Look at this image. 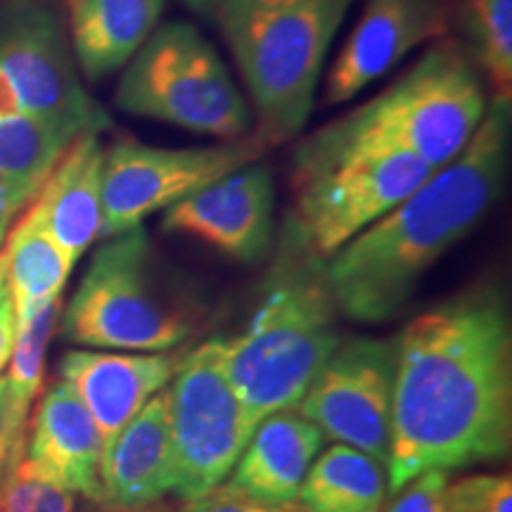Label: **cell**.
I'll return each mask as SVG.
<instances>
[{
    "label": "cell",
    "mask_w": 512,
    "mask_h": 512,
    "mask_svg": "<svg viewBox=\"0 0 512 512\" xmlns=\"http://www.w3.org/2000/svg\"><path fill=\"white\" fill-rule=\"evenodd\" d=\"M155 512H171V510H155Z\"/></svg>",
    "instance_id": "cell-34"
},
{
    "label": "cell",
    "mask_w": 512,
    "mask_h": 512,
    "mask_svg": "<svg viewBox=\"0 0 512 512\" xmlns=\"http://www.w3.org/2000/svg\"><path fill=\"white\" fill-rule=\"evenodd\" d=\"M510 98H494L463 152L325 261L339 313L356 323L394 318L422 275L475 230L503 195Z\"/></svg>",
    "instance_id": "cell-2"
},
{
    "label": "cell",
    "mask_w": 512,
    "mask_h": 512,
    "mask_svg": "<svg viewBox=\"0 0 512 512\" xmlns=\"http://www.w3.org/2000/svg\"><path fill=\"white\" fill-rule=\"evenodd\" d=\"M325 261L287 216L261 280L259 306L247 328L226 339V375L252 432L268 415L297 408L342 342Z\"/></svg>",
    "instance_id": "cell-3"
},
{
    "label": "cell",
    "mask_w": 512,
    "mask_h": 512,
    "mask_svg": "<svg viewBox=\"0 0 512 512\" xmlns=\"http://www.w3.org/2000/svg\"><path fill=\"white\" fill-rule=\"evenodd\" d=\"M396 337H351L320 366L299 415L330 437L389 467Z\"/></svg>",
    "instance_id": "cell-11"
},
{
    "label": "cell",
    "mask_w": 512,
    "mask_h": 512,
    "mask_svg": "<svg viewBox=\"0 0 512 512\" xmlns=\"http://www.w3.org/2000/svg\"><path fill=\"white\" fill-rule=\"evenodd\" d=\"M74 136L29 114H0V242Z\"/></svg>",
    "instance_id": "cell-21"
},
{
    "label": "cell",
    "mask_w": 512,
    "mask_h": 512,
    "mask_svg": "<svg viewBox=\"0 0 512 512\" xmlns=\"http://www.w3.org/2000/svg\"><path fill=\"white\" fill-rule=\"evenodd\" d=\"M164 211L166 233L188 235L242 264L266 259L273 249L275 188L266 164L242 166Z\"/></svg>",
    "instance_id": "cell-13"
},
{
    "label": "cell",
    "mask_w": 512,
    "mask_h": 512,
    "mask_svg": "<svg viewBox=\"0 0 512 512\" xmlns=\"http://www.w3.org/2000/svg\"><path fill=\"white\" fill-rule=\"evenodd\" d=\"M17 335V318H15V304H12L8 283L5 290L0 292V370L10 361L12 347H15Z\"/></svg>",
    "instance_id": "cell-31"
},
{
    "label": "cell",
    "mask_w": 512,
    "mask_h": 512,
    "mask_svg": "<svg viewBox=\"0 0 512 512\" xmlns=\"http://www.w3.org/2000/svg\"><path fill=\"white\" fill-rule=\"evenodd\" d=\"M323 446V432L292 411L273 413L256 425L252 439L221 486L268 508L297 503L306 472Z\"/></svg>",
    "instance_id": "cell-18"
},
{
    "label": "cell",
    "mask_w": 512,
    "mask_h": 512,
    "mask_svg": "<svg viewBox=\"0 0 512 512\" xmlns=\"http://www.w3.org/2000/svg\"><path fill=\"white\" fill-rule=\"evenodd\" d=\"M188 347L159 354H107V351H67L60 361V380L79 396L98 427L102 458L119 432L181 368Z\"/></svg>",
    "instance_id": "cell-15"
},
{
    "label": "cell",
    "mask_w": 512,
    "mask_h": 512,
    "mask_svg": "<svg viewBox=\"0 0 512 512\" xmlns=\"http://www.w3.org/2000/svg\"><path fill=\"white\" fill-rule=\"evenodd\" d=\"M29 406L31 403L15 392L8 377H0V486L27 453Z\"/></svg>",
    "instance_id": "cell-27"
},
{
    "label": "cell",
    "mask_w": 512,
    "mask_h": 512,
    "mask_svg": "<svg viewBox=\"0 0 512 512\" xmlns=\"http://www.w3.org/2000/svg\"><path fill=\"white\" fill-rule=\"evenodd\" d=\"M195 330V306L164 285L143 226L98 247L62 313V335L95 349L159 354L185 347Z\"/></svg>",
    "instance_id": "cell-6"
},
{
    "label": "cell",
    "mask_w": 512,
    "mask_h": 512,
    "mask_svg": "<svg viewBox=\"0 0 512 512\" xmlns=\"http://www.w3.org/2000/svg\"><path fill=\"white\" fill-rule=\"evenodd\" d=\"M0 512H74V494L19 463L0 486Z\"/></svg>",
    "instance_id": "cell-26"
},
{
    "label": "cell",
    "mask_w": 512,
    "mask_h": 512,
    "mask_svg": "<svg viewBox=\"0 0 512 512\" xmlns=\"http://www.w3.org/2000/svg\"><path fill=\"white\" fill-rule=\"evenodd\" d=\"M181 3L188 5L192 12H200V15H216V10H219L226 0H181Z\"/></svg>",
    "instance_id": "cell-32"
},
{
    "label": "cell",
    "mask_w": 512,
    "mask_h": 512,
    "mask_svg": "<svg viewBox=\"0 0 512 512\" xmlns=\"http://www.w3.org/2000/svg\"><path fill=\"white\" fill-rule=\"evenodd\" d=\"M510 448V304L501 285H475L396 337L389 494L422 472L501 463Z\"/></svg>",
    "instance_id": "cell-1"
},
{
    "label": "cell",
    "mask_w": 512,
    "mask_h": 512,
    "mask_svg": "<svg viewBox=\"0 0 512 512\" xmlns=\"http://www.w3.org/2000/svg\"><path fill=\"white\" fill-rule=\"evenodd\" d=\"M259 136L223 140L209 147H155L121 138L102 164L100 240L143 226L147 216L169 209L192 192L252 164L266 152Z\"/></svg>",
    "instance_id": "cell-10"
},
{
    "label": "cell",
    "mask_w": 512,
    "mask_h": 512,
    "mask_svg": "<svg viewBox=\"0 0 512 512\" xmlns=\"http://www.w3.org/2000/svg\"><path fill=\"white\" fill-rule=\"evenodd\" d=\"M114 102L133 117L164 121L200 136L245 138V95L216 48L190 22H166L131 57Z\"/></svg>",
    "instance_id": "cell-7"
},
{
    "label": "cell",
    "mask_w": 512,
    "mask_h": 512,
    "mask_svg": "<svg viewBox=\"0 0 512 512\" xmlns=\"http://www.w3.org/2000/svg\"><path fill=\"white\" fill-rule=\"evenodd\" d=\"M451 482V472L430 470L422 472L406 486L396 491L389 512H451L446 503V486Z\"/></svg>",
    "instance_id": "cell-29"
},
{
    "label": "cell",
    "mask_w": 512,
    "mask_h": 512,
    "mask_svg": "<svg viewBox=\"0 0 512 512\" xmlns=\"http://www.w3.org/2000/svg\"><path fill=\"white\" fill-rule=\"evenodd\" d=\"M448 31L446 0H366L325 83V105H342L382 79L422 43Z\"/></svg>",
    "instance_id": "cell-14"
},
{
    "label": "cell",
    "mask_w": 512,
    "mask_h": 512,
    "mask_svg": "<svg viewBox=\"0 0 512 512\" xmlns=\"http://www.w3.org/2000/svg\"><path fill=\"white\" fill-rule=\"evenodd\" d=\"M389 496L387 470L347 444L316 456L299 489V512H384Z\"/></svg>",
    "instance_id": "cell-22"
},
{
    "label": "cell",
    "mask_w": 512,
    "mask_h": 512,
    "mask_svg": "<svg viewBox=\"0 0 512 512\" xmlns=\"http://www.w3.org/2000/svg\"><path fill=\"white\" fill-rule=\"evenodd\" d=\"M102 164L105 145L100 133H79L29 202V209L72 264L100 240Z\"/></svg>",
    "instance_id": "cell-19"
},
{
    "label": "cell",
    "mask_w": 512,
    "mask_h": 512,
    "mask_svg": "<svg viewBox=\"0 0 512 512\" xmlns=\"http://www.w3.org/2000/svg\"><path fill=\"white\" fill-rule=\"evenodd\" d=\"M0 72L27 114L69 136L112 126L105 107L86 93L62 22L46 5H17L0 17Z\"/></svg>",
    "instance_id": "cell-12"
},
{
    "label": "cell",
    "mask_w": 512,
    "mask_h": 512,
    "mask_svg": "<svg viewBox=\"0 0 512 512\" xmlns=\"http://www.w3.org/2000/svg\"><path fill=\"white\" fill-rule=\"evenodd\" d=\"M5 259V283H8L15 318H24L31 309L50 297H60L72 273V259L50 238L31 209L24 211L17 226L10 230Z\"/></svg>",
    "instance_id": "cell-23"
},
{
    "label": "cell",
    "mask_w": 512,
    "mask_h": 512,
    "mask_svg": "<svg viewBox=\"0 0 512 512\" xmlns=\"http://www.w3.org/2000/svg\"><path fill=\"white\" fill-rule=\"evenodd\" d=\"M60 309L62 294L60 297L46 299L36 309H31L27 316L17 320L15 347H12L10 354V373L5 377L15 387V392L29 403L36 399L43 387L46 349L55 332Z\"/></svg>",
    "instance_id": "cell-24"
},
{
    "label": "cell",
    "mask_w": 512,
    "mask_h": 512,
    "mask_svg": "<svg viewBox=\"0 0 512 512\" xmlns=\"http://www.w3.org/2000/svg\"><path fill=\"white\" fill-rule=\"evenodd\" d=\"M5 290V259L3 254H0V292Z\"/></svg>",
    "instance_id": "cell-33"
},
{
    "label": "cell",
    "mask_w": 512,
    "mask_h": 512,
    "mask_svg": "<svg viewBox=\"0 0 512 512\" xmlns=\"http://www.w3.org/2000/svg\"><path fill=\"white\" fill-rule=\"evenodd\" d=\"M169 420L174 491L185 503L197 501L226 482L254 434L226 375V339H209L185 354L169 382Z\"/></svg>",
    "instance_id": "cell-9"
},
{
    "label": "cell",
    "mask_w": 512,
    "mask_h": 512,
    "mask_svg": "<svg viewBox=\"0 0 512 512\" xmlns=\"http://www.w3.org/2000/svg\"><path fill=\"white\" fill-rule=\"evenodd\" d=\"M105 505L133 512L176 489V456L169 420V387L136 413L102 458Z\"/></svg>",
    "instance_id": "cell-17"
},
{
    "label": "cell",
    "mask_w": 512,
    "mask_h": 512,
    "mask_svg": "<svg viewBox=\"0 0 512 512\" xmlns=\"http://www.w3.org/2000/svg\"><path fill=\"white\" fill-rule=\"evenodd\" d=\"M479 62L494 86V98H510L512 83V0H472Z\"/></svg>",
    "instance_id": "cell-25"
},
{
    "label": "cell",
    "mask_w": 512,
    "mask_h": 512,
    "mask_svg": "<svg viewBox=\"0 0 512 512\" xmlns=\"http://www.w3.org/2000/svg\"><path fill=\"white\" fill-rule=\"evenodd\" d=\"M166 0H67L69 46L88 81L119 72L159 27Z\"/></svg>",
    "instance_id": "cell-20"
},
{
    "label": "cell",
    "mask_w": 512,
    "mask_h": 512,
    "mask_svg": "<svg viewBox=\"0 0 512 512\" xmlns=\"http://www.w3.org/2000/svg\"><path fill=\"white\" fill-rule=\"evenodd\" d=\"M446 503L451 512H512L510 475H472L448 482Z\"/></svg>",
    "instance_id": "cell-28"
},
{
    "label": "cell",
    "mask_w": 512,
    "mask_h": 512,
    "mask_svg": "<svg viewBox=\"0 0 512 512\" xmlns=\"http://www.w3.org/2000/svg\"><path fill=\"white\" fill-rule=\"evenodd\" d=\"M354 0H226L216 17L252 95L264 143L309 124L325 57Z\"/></svg>",
    "instance_id": "cell-5"
},
{
    "label": "cell",
    "mask_w": 512,
    "mask_h": 512,
    "mask_svg": "<svg viewBox=\"0 0 512 512\" xmlns=\"http://www.w3.org/2000/svg\"><path fill=\"white\" fill-rule=\"evenodd\" d=\"M486 107L475 62L456 41H441L349 117L437 171L470 143Z\"/></svg>",
    "instance_id": "cell-8"
},
{
    "label": "cell",
    "mask_w": 512,
    "mask_h": 512,
    "mask_svg": "<svg viewBox=\"0 0 512 512\" xmlns=\"http://www.w3.org/2000/svg\"><path fill=\"white\" fill-rule=\"evenodd\" d=\"M183 512H299L297 505L290 508H268V505H259L254 501H247L238 494H230L223 486H216L207 496L197 498L185 505Z\"/></svg>",
    "instance_id": "cell-30"
},
{
    "label": "cell",
    "mask_w": 512,
    "mask_h": 512,
    "mask_svg": "<svg viewBox=\"0 0 512 512\" xmlns=\"http://www.w3.org/2000/svg\"><path fill=\"white\" fill-rule=\"evenodd\" d=\"M434 174L413 152L342 117L297 145L292 157V219L330 259Z\"/></svg>",
    "instance_id": "cell-4"
},
{
    "label": "cell",
    "mask_w": 512,
    "mask_h": 512,
    "mask_svg": "<svg viewBox=\"0 0 512 512\" xmlns=\"http://www.w3.org/2000/svg\"><path fill=\"white\" fill-rule=\"evenodd\" d=\"M24 463L62 489L105 505L100 432L64 380L50 384L38 401L29 422Z\"/></svg>",
    "instance_id": "cell-16"
}]
</instances>
